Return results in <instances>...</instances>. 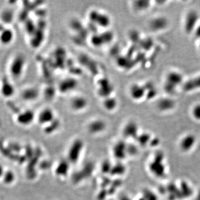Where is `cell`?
Instances as JSON below:
<instances>
[{
  "mask_svg": "<svg viewBox=\"0 0 200 200\" xmlns=\"http://www.w3.org/2000/svg\"><path fill=\"white\" fill-rule=\"evenodd\" d=\"M126 167L121 163L112 166L110 174L112 176H121L125 173Z\"/></svg>",
  "mask_w": 200,
  "mask_h": 200,
  "instance_id": "d4e9b609",
  "label": "cell"
},
{
  "mask_svg": "<svg viewBox=\"0 0 200 200\" xmlns=\"http://www.w3.org/2000/svg\"><path fill=\"white\" fill-rule=\"evenodd\" d=\"M159 157L156 156L155 157L152 162L149 165V170L153 174L157 176H161L164 174V166L161 161L162 156L159 155Z\"/></svg>",
  "mask_w": 200,
  "mask_h": 200,
  "instance_id": "e0dca14e",
  "label": "cell"
},
{
  "mask_svg": "<svg viewBox=\"0 0 200 200\" xmlns=\"http://www.w3.org/2000/svg\"><path fill=\"white\" fill-rule=\"evenodd\" d=\"M193 34L195 35V37H196L197 40L200 39V23L198 27H197L196 30L195 31V32H194Z\"/></svg>",
  "mask_w": 200,
  "mask_h": 200,
  "instance_id": "1f68e13d",
  "label": "cell"
},
{
  "mask_svg": "<svg viewBox=\"0 0 200 200\" xmlns=\"http://www.w3.org/2000/svg\"><path fill=\"white\" fill-rule=\"evenodd\" d=\"M88 18L93 24L100 27H108L111 24V18L106 13L97 10H93L88 14Z\"/></svg>",
  "mask_w": 200,
  "mask_h": 200,
  "instance_id": "52a82bcc",
  "label": "cell"
},
{
  "mask_svg": "<svg viewBox=\"0 0 200 200\" xmlns=\"http://www.w3.org/2000/svg\"><path fill=\"white\" fill-rule=\"evenodd\" d=\"M88 104L86 98L83 96H76L70 101V106L75 111H80L84 110Z\"/></svg>",
  "mask_w": 200,
  "mask_h": 200,
  "instance_id": "ffe728a7",
  "label": "cell"
},
{
  "mask_svg": "<svg viewBox=\"0 0 200 200\" xmlns=\"http://www.w3.org/2000/svg\"><path fill=\"white\" fill-rule=\"evenodd\" d=\"M127 145L123 141H119L115 143L113 147V154L116 159L118 160H122L127 156Z\"/></svg>",
  "mask_w": 200,
  "mask_h": 200,
  "instance_id": "9a60e30c",
  "label": "cell"
},
{
  "mask_svg": "<svg viewBox=\"0 0 200 200\" xmlns=\"http://www.w3.org/2000/svg\"><path fill=\"white\" fill-rule=\"evenodd\" d=\"M122 135L127 139H136L139 135V126L135 121H129L124 126Z\"/></svg>",
  "mask_w": 200,
  "mask_h": 200,
  "instance_id": "5bb4252c",
  "label": "cell"
},
{
  "mask_svg": "<svg viewBox=\"0 0 200 200\" xmlns=\"http://www.w3.org/2000/svg\"><path fill=\"white\" fill-rule=\"evenodd\" d=\"M16 39V32L12 26L4 27L0 31V46H9Z\"/></svg>",
  "mask_w": 200,
  "mask_h": 200,
  "instance_id": "9c48e42d",
  "label": "cell"
},
{
  "mask_svg": "<svg viewBox=\"0 0 200 200\" xmlns=\"http://www.w3.org/2000/svg\"><path fill=\"white\" fill-rule=\"evenodd\" d=\"M15 82L5 75L0 79V96L7 101L17 95Z\"/></svg>",
  "mask_w": 200,
  "mask_h": 200,
  "instance_id": "277c9868",
  "label": "cell"
},
{
  "mask_svg": "<svg viewBox=\"0 0 200 200\" xmlns=\"http://www.w3.org/2000/svg\"><path fill=\"white\" fill-rule=\"evenodd\" d=\"M5 172V171H4L3 167H2V166H1V165H0V178L3 177Z\"/></svg>",
  "mask_w": 200,
  "mask_h": 200,
  "instance_id": "d6a6232c",
  "label": "cell"
},
{
  "mask_svg": "<svg viewBox=\"0 0 200 200\" xmlns=\"http://www.w3.org/2000/svg\"><path fill=\"white\" fill-rule=\"evenodd\" d=\"M176 101L172 96H167L159 98L157 102V107L159 111L166 112L171 111L176 106Z\"/></svg>",
  "mask_w": 200,
  "mask_h": 200,
  "instance_id": "4fadbf2b",
  "label": "cell"
},
{
  "mask_svg": "<svg viewBox=\"0 0 200 200\" xmlns=\"http://www.w3.org/2000/svg\"><path fill=\"white\" fill-rule=\"evenodd\" d=\"M4 27H5V26H4L2 25V24L0 22V31H1V30Z\"/></svg>",
  "mask_w": 200,
  "mask_h": 200,
  "instance_id": "d590c367",
  "label": "cell"
},
{
  "mask_svg": "<svg viewBox=\"0 0 200 200\" xmlns=\"http://www.w3.org/2000/svg\"><path fill=\"white\" fill-rule=\"evenodd\" d=\"M103 106L107 111H113L117 106V100L113 97H106L103 102Z\"/></svg>",
  "mask_w": 200,
  "mask_h": 200,
  "instance_id": "cb8c5ba5",
  "label": "cell"
},
{
  "mask_svg": "<svg viewBox=\"0 0 200 200\" xmlns=\"http://www.w3.org/2000/svg\"><path fill=\"white\" fill-rule=\"evenodd\" d=\"M71 163L67 159H62L58 162L55 168L54 173L57 176L64 177L68 175L70 169Z\"/></svg>",
  "mask_w": 200,
  "mask_h": 200,
  "instance_id": "ac0fdd59",
  "label": "cell"
},
{
  "mask_svg": "<svg viewBox=\"0 0 200 200\" xmlns=\"http://www.w3.org/2000/svg\"><path fill=\"white\" fill-rule=\"evenodd\" d=\"M129 93L131 97L135 101H140L147 95L146 87L139 84H132L130 88Z\"/></svg>",
  "mask_w": 200,
  "mask_h": 200,
  "instance_id": "7c38bea8",
  "label": "cell"
},
{
  "mask_svg": "<svg viewBox=\"0 0 200 200\" xmlns=\"http://www.w3.org/2000/svg\"><path fill=\"white\" fill-rule=\"evenodd\" d=\"M200 23V15L195 9L187 11L183 16L182 26L185 34H193Z\"/></svg>",
  "mask_w": 200,
  "mask_h": 200,
  "instance_id": "3957f363",
  "label": "cell"
},
{
  "mask_svg": "<svg viewBox=\"0 0 200 200\" xmlns=\"http://www.w3.org/2000/svg\"><path fill=\"white\" fill-rule=\"evenodd\" d=\"M183 75L181 72L177 70H170L166 73L163 80V90L169 96H172L180 86L182 85Z\"/></svg>",
  "mask_w": 200,
  "mask_h": 200,
  "instance_id": "7a4b0ae2",
  "label": "cell"
},
{
  "mask_svg": "<svg viewBox=\"0 0 200 200\" xmlns=\"http://www.w3.org/2000/svg\"><path fill=\"white\" fill-rule=\"evenodd\" d=\"M191 115L195 120L200 121V102L195 103L191 108Z\"/></svg>",
  "mask_w": 200,
  "mask_h": 200,
  "instance_id": "484cf974",
  "label": "cell"
},
{
  "mask_svg": "<svg viewBox=\"0 0 200 200\" xmlns=\"http://www.w3.org/2000/svg\"><path fill=\"white\" fill-rule=\"evenodd\" d=\"M15 19L14 10L10 8H5L0 15V22L5 27L11 26V24Z\"/></svg>",
  "mask_w": 200,
  "mask_h": 200,
  "instance_id": "d6986e66",
  "label": "cell"
},
{
  "mask_svg": "<svg viewBox=\"0 0 200 200\" xmlns=\"http://www.w3.org/2000/svg\"><path fill=\"white\" fill-rule=\"evenodd\" d=\"M170 25L167 17L162 15L153 17L149 21V26L150 30L155 32H160L166 30Z\"/></svg>",
  "mask_w": 200,
  "mask_h": 200,
  "instance_id": "ba28073f",
  "label": "cell"
},
{
  "mask_svg": "<svg viewBox=\"0 0 200 200\" xmlns=\"http://www.w3.org/2000/svg\"><path fill=\"white\" fill-rule=\"evenodd\" d=\"M28 60L24 52L17 51L8 59L6 67V75L15 82L21 81L27 71Z\"/></svg>",
  "mask_w": 200,
  "mask_h": 200,
  "instance_id": "6da1fadb",
  "label": "cell"
},
{
  "mask_svg": "<svg viewBox=\"0 0 200 200\" xmlns=\"http://www.w3.org/2000/svg\"><path fill=\"white\" fill-rule=\"evenodd\" d=\"M149 139H150V136L149 134L147 133H143L141 135L139 134L136 138L137 143H139V145L142 146L146 145V144L149 143Z\"/></svg>",
  "mask_w": 200,
  "mask_h": 200,
  "instance_id": "4316f807",
  "label": "cell"
},
{
  "mask_svg": "<svg viewBox=\"0 0 200 200\" xmlns=\"http://www.w3.org/2000/svg\"><path fill=\"white\" fill-rule=\"evenodd\" d=\"M139 200H157L154 193L149 190H145L143 192V195Z\"/></svg>",
  "mask_w": 200,
  "mask_h": 200,
  "instance_id": "f1b7e54d",
  "label": "cell"
},
{
  "mask_svg": "<svg viewBox=\"0 0 200 200\" xmlns=\"http://www.w3.org/2000/svg\"><path fill=\"white\" fill-rule=\"evenodd\" d=\"M4 183L6 184H11L15 180V175L12 171H7L4 173L3 176Z\"/></svg>",
  "mask_w": 200,
  "mask_h": 200,
  "instance_id": "83f0119b",
  "label": "cell"
},
{
  "mask_svg": "<svg viewBox=\"0 0 200 200\" xmlns=\"http://www.w3.org/2000/svg\"><path fill=\"white\" fill-rule=\"evenodd\" d=\"M84 148V143L81 139H75L70 146L67 152V159L71 164L78 162Z\"/></svg>",
  "mask_w": 200,
  "mask_h": 200,
  "instance_id": "5b68a950",
  "label": "cell"
},
{
  "mask_svg": "<svg viewBox=\"0 0 200 200\" xmlns=\"http://www.w3.org/2000/svg\"><path fill=\"white\" fill-rule=\"evenodd\" d=\"M137 152V149L136 146L132 145H127V155H129L131 156H133V155H136Z\"/></svg>",
  "mask_w": 200,
  "mask_h": 200,
  "instance_id": "4dcf8cb0",
  "label": "cell"
},
{
  "mask_svg": "<svg viewBox=\"0 0 200 200\" xmlns=\"http://www.w3.org/2000/svg\"><path fill=\"white\" fill-rule=\"evenodd\" d=\"M112 167V164L109 161L106 160L102 163L101 170L103 173H110Z\"/></svg>",
  "mask_w": 200,
  "mask_h": 200,
  "instance_id": "f546056e",
  "label": "cell"
},
{
  "mask_svg": "<svg viewBox=\"0 0 200 200\" xmlns=\"http://www.w3.org/2000/svg\"><path fill=\"white\" fill-rule=\"evenodd\" d=\"M60 125L61 123L60 120L56 118L52 122L46 126L44 128V132L47 134H52V133L57 131L60 127Z\"/></svg>",
  "mask_w": 200,
  "mask_h": 200,
  "instance_id": "603a6c76",
  "label": "cell"
},
{
  "mask_svg": "<svg viewBox=\"0 0 200 200\" xmlns=\"http://www.w3.org/2000/svg\"><path fill=\"white\" fill-rule=\"evenodd\" d=\"M120 200H131V199H130V197H129L128 196H122L120 199Z\"/></svg>",
  "mask_w": 200,
  "mask_h": 200,
  "instance_id": "836d02e7",
  "label": "cell"
},
{
  "mask_svg": "<svg viewBox=\"0 0 200 200\" xmlns=\"http://www.w3.org/2000/svg\"><path fill=\"white\" fill-rule=\"evenodd\" d=\"M197 48H198V50L199 51L200 53V39L197 40Z\"/></svg>",
  "mask_w": 200,
  "mask_h": 200,
  "instance_id": "e575fe53",
  "label": "cell"
},
{
  "mask_svg": "<svg viewBox=\"0 0 200 200\" xmlns=\"http://www.w3.org/2000/svg\"><path fill=\"white\" fill-rule=\"evenodd\" d=\"M17 95L24 102H34L40 96V90L34 86H26L18 91Z\"/></svg>",
  "mask_w": 200,
  "mask_h": 200,
  "instance_id": "8992f818",
  "label": "cell"
},
{
  "mask_svg": "<svg viewBox=\"0 0 200 200\" xmlns=\"http://www.w3.org/2000/svg\"><path fill=\"white\" fill-rule=\"evenodd\" d=\"M36 119L34 112L30 109L18 110V113L16 116V121L22 126H28L34 122Z\"/></svg>",
  "mask_w": 200,
  "mask_h": 200,
  "instance_id": "30bf717a",
  "label": "cell"
},
{
  "mask_svg": "<svg viewBox=\"0 0 200 200\" xmlns=\"http://www.w3.org/2000/svg\"><path fill=\"white\" fill-rule=\"evenodd\" d=\"M106 126V123L103 120L96 119L89 123L87 126V130L90 133L96 135L104 131Z\"/></svg>",
  "mask_w": 200,
  "mask_h": 200,
  "instance_id": "2e32d148",
  "label": "cell"
},
{
  "mask_svg": "<svg viewBox=\"0 0 200 200\" xmlns=\"http://www.w3.org/2000/svg\"><path fill=\"white\" fill-rule=\"evenodd\" d=\"M151 6V2L147 1H136L133 2L132 7L137 12H145Z\"/></svg>",
  "mask_w": 200,
  "mask_h": 200,
  "instance_id": "44dd1931",
  "label": "cell"
},
{
  "mask_svg": "<svg viewBox=\"0 0 200 200\" xmlns=\"http://www.w3.org/2000/svg\"><path fill=\"white\" fill-rule=\"evenodd\" d=\"M195 142V139L192 135H187L182 139L180 146L183 151H188L193 147Z\"/></svg>",
  "mask_w": 200,
  "mask_h": 200,
  "instance_id": "7402d4cb",
  "label": "cell"
},
{
  "mask_svg": "<svg viewBox=\"0 0 200 200\" xmlns=\"http://www.w3.org/2000/svg\"><path fill=\"white\" fill-rule=\"evenodd\" d=\"M55 119L54 111L50 107H45L41 110L37 117L38 122L41 125H48Z\"/></svg>",
  "mask_w": 200,
  "mask_h": 200,
  "instance_id": "8fae6325",
  "label": "cell"
}]
</instances>
